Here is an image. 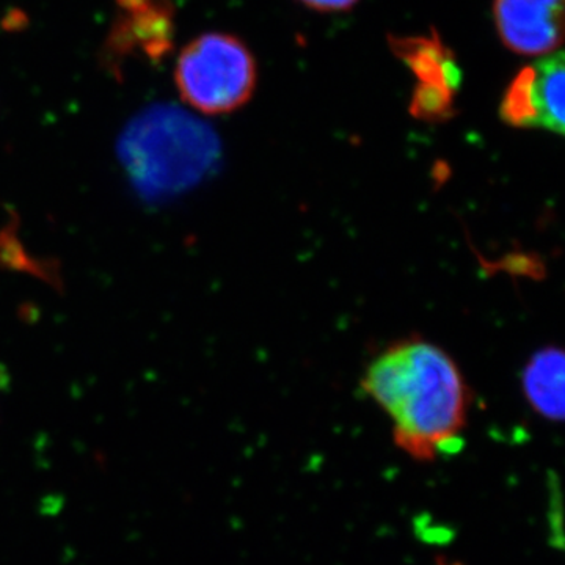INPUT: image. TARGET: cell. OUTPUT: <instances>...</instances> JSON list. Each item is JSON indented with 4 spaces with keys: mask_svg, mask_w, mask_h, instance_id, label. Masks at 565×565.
<instances>
[{
    "mask_svg": "<svg viewBox=\"0 0 565 565\" xmlns=\"http://www.w3.org/2000/svg\"><path fill=\"white\" fill-rule=\"evenodd\" d=\"M362 388L392 419L394 444L416 462H435L462 445L470 388L440 345L419 337L397 341L366 367Z\"/></svg>",
    "mask_w": 565,
    "mask_h": 565,
    "instance_id": "obj_1",
    "label": "cell"
},
{
    "mask_svg": "<svg viewBox=\"0 0 565 565\" xmlns=\"http://www.w3.org/2000/svg\"><path fill=\"white\" fill-rule=\"evenodd\" d=\"M118 150L136 188L150 196L191 188L218 151L211 129L173 106L152 107L129 122Z\"/></svg>",
    "mask_w": 565,
    "mask_h": 565,
    "instance_id": "obj_2",
    "label": "cell"
},
{
    "mask_svg": "<svg viewBox=\"0 0 565 565\" xmlns=\"http://www.w3.org/2000/svg\"><path fill=\"white\" fill-rule=\"evenodd\" d=\"M174 82L182 102L206 115L232 114L255 92V58L243 41L226 33H204L178 57Z\"/></svg>",
    "mask_w": 565,
    "mask_h": 565,
    "instance_id": "obj_3",
    "label": "cell"
},
{
    "mask_svg": "<svg viewBox=\"0 0 565 565\" xmlns=\"http://www.w3.org/2000/svg\"><path fill=\"white\" fill-rule=\"evenodd\" d=\"M564 65V54L559 51L520 71L501 103L503 120L515 128L546 129L563 136Z\"/></svg>",
    "mask_w": 565,
    "mask_h": 565,
    "instance_id": "obj_4",
    "label": "cell"
},
{
    "mask_svg": "<svg viewBox=\"0 0 565 565\" xmlns=\"http://www.w3.org/2000/svg\"><path fill=\"white\" fill-rule=\"evenodd\" d=\"M493 11L509 50L537 55L563 43L564 0H494Z\"/></svg>",
    "mask_w": 565,
    "mask_h": 565,
    "instance_id": "obj_5",
    "label": "cell"
},
{
    "mask_svg": "<svg viewBox=\"0 0 565 565\" xmlns=\"http://www.w3.org/2000/svg\"><path fill=\"white\" fill-rule=\"evenodd\" d=\"M125 17L111 33L114 51L139 50L152 61L163 57L173 44V9L169 0H117Z\"/></svg>",
    "mask_w": 565,
    "mask_h": 565,
    "instance_id": "obj_6",
    "label": "cell"
},
{
    "mask_svg": "<svg viewBox=\"0 0 565 565\" xmlns=\"http://www.w3.org/2000/svg\"><path fill=\"white\" fill-rule=\"evenodd\" d=\"M564 352L555 345L531 356L522 374L523 393L535 414L548 422L564 418Z\"/></svg>",
    "mask_w": 565,
    "mask_h": 565,
    "instance_id": "obj_7",
    "label": "cell"
},
{
    "mask_svg": "<svg viewBox=\"0 0 565 565\" xmlns=\"http://www.w3.org/2000/svg\"><path fill=\"white\" fill-rule=\"evenodd\" d=\"M311 9L321 11H340L351 9L359 0H302Z\"/></svg>",
    "mask_w": 565,
    "mask_h": 565,
    "instance_id": "obj_8",
    "label": "cell"
}]
</instances>
